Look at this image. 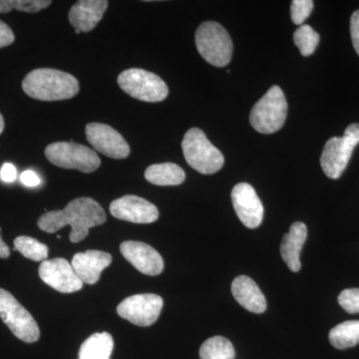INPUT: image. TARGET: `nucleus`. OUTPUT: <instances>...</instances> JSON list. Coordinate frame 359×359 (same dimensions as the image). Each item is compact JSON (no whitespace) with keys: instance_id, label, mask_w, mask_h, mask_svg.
Listing matches in <instances>:
<instances>
[{"instance_id":"obj_1","label":"nucleus","mask_w":359,"mask_h":359,"mask_svg":"<svg viewBox=\"0 0 359 359\" xmlns=\"http://www.w3.org/2000/svg\"><path fill=\"white\" fill-rule=\"evenodd\" d=\"M106 219L105 211L98 202L92 198L82 197L71 201L65 209L45 212L37 224L49 233L70 226V242L79 243L88 236L90 229L103 224Z\"/></svg>"},{"instance_id":"obj_2","label":"nucleus","mask_w":359,"mask_h":359,"mask_svg":"<svg viewBox=\"0 0 359 359\" xmlns=\"http://www.w3.org/2000/svg\"><path fill=\"white\" fill-rule=\"evenodd\" d=\"M26 95L40 101L67 100L79 92L76 78L65 71L39 68L26 75L22 81Z\"/></svg>"},{"instance_id":"obj_3","label":"nucleus","mask_w":359,"mask_h":359,"mask_svg":"<svg viewBox=\"0 0 359 359\" xmlns=\"http://www.w3.org/2000/svg\"><path fill=\"white\" fill-rule=\"evenodd\" d=\"M182 149L189 166L201 174H215L224 166V155L199 128L187 131L182 141Z\"/></svg>"},{"instance_id":"obj_4","label":"nucleus","mask_w":359,"mask_h":359,"mask_svg":"<svg viewBox=\"0 0 359 359\" xmlns=\"http://www.w3.org/2000/svg\"><path fill=\"white\" fill-rule=\"evenodd\" d=\"M196 46L203 58L216 67H224L231 62L233 42L228 32L214 21L202 23L196 32Z\"/></svg>"},{"instance_id":"obj_5","label":"nucleus","mask_w":359,"mask_h":359,"mask_svg":"<svg viewBox=\"0 0 359 359\" xmlns=\"http://www.w3.org/2000/svg\"><path fill=\"white\" fill-rule=\"evenodd\" d=\"M287 115V102L282 88L271 87L250 111L252 128L262 134H273L282 129Z\"/></svg>"},{"instance_id":"obj_6","label":"nucleus","mask_w":359,"mask_h":359,"mask_svg":"<svg viewBox=\"0 0 359 359\" xmlns=\"http://www.w3.org/2000/svg\"><path fill=\"white\" fill-rule=\"evenodd\" d=\"M118 84L125 93L144 102H161L169 95V88L162 78L139 68L120 73Z\"/></svg>"},{"instance_id":"obj_7","label":"nucleus","mask_w":359,"mask_h":359,"mask_svg":"<svg viewBox=\"0 0 359 359\" xmlns=\"http://www.w3.org/2000/svg\"><path fill=\"white\" fill-rule=\"evenodd\" d=\"M45 156L54 166L78 170L83 173L95 172L101 165L95 151L73 142L52 143L45 148Z\"/></svg>"},{"instance_id":"obj_8","label":"nucleus","mask_w":359,"mask_h":359,"mask_svg":"<svg viewBox=\"0 0 359 359\" xmlns=\"http://www.w3.org/2000/svg\"><path fill=\"white\" fill-rule=\"evenodd\" d=\"M359 144V124L347 127L342 137H332L325 143L320 157V165L328 178L341 176L351 160L354 148Z\"/></svg>"},{"instance_id":"obj_9","label":"nucleus","mask_w":359,"mask_h":359,"mask_svg":"<svg viewBox=\"0 0 359 359\" xmlns=\"http://www.w3.org/2000/svg\"><path fill=\"white\" fill-rule=\"evenodd\" d=\"M0 318L18 339L27 344L40 337L39 325L11 292L0 289Z\"/></svg>"},{"instance_id":"obj_10","label":"nucleus","mask_w":359,"mask_h":359,"mask_svg":"<svg viewBox=\"0 0 359 359\" xmlns=\"http://www.w3.org/2000/svg\"><path fill=\"white\" fill-rule=\"evenodd\" d=\"M163 304L164 302L160 295L135 294L118 304L117 313L135 325L150 327L159 318Z\"/></svg>"},{"instance_id":"obj_11","label":"nucleus","mask_w":359,"mask_h":359,"mask_svg":"<svg viewBox=\"0 0 359 359\" xmlns=\"http://www.w3.org/2000/svg\"><path fill=\"white\" fill-rule=\"evenodd\" d=\"M92 147L112 159H125L130 154L129 144L117 130L103 123H89L85 128Z\"/></svg>"},{"instance_id":"obj_12","label":"nucleus","mask_w":359,"mask_h":359,"mask_svg":"<svg viewBox=\"0 0 359 359\" xmlns=\"http://www.w3.org/2000/svg\"><path fill=\"white\" fill-rule=\"evenodd\" d=\"M39 273L46 285L63 294L77 292L83 287L72 264L61 257L42 262Z\"/></svg>"},{"instance_id":"obj_13","label":"nucleus","mask_w":359,"mask_h":359,"mask_svg":"<svg viewBox=\"0 0 359 359\" xmlns=\"http://www.w3.org/2000/svg\"><path fill=\"white\" fill-rule=\"evenodd\" d=\"M231 197L240 221L249 229L259 226L264 219V205L252 186L238 184L233 187Z\"/></svg>"},{"instance_id":"obj_14","label":"nucleus","mask_w":359,"mask_h":359,"mask_svg":"<svg viewBox=\"0 0 359 359\" xmlns=\"http://www.w3.org/2000/svg\"><path fill=\"white\" fill-rule=\"evenodd\" d=\"M110 212L116 219L135 224L154 223L159 218V210L152 203L138 197L126 195L113 201Z\"/></svg>"},{"instance_id":"obj_15","label":"nucleus","mask_w":359,"mask_h":359,"mask_svg":"<svg viewBox=\"0 0 359 359\" xmlns=\"http://www.w3.org/2000/svg\"><path fill=\"white\" fill-rule=\"evenodd\" d=\"M121 254L135 269L147 276H158L164 269V261L159 252L145 243L127 241L120 245Z\"/></svg>"},{"instance_id":"obj_16","label":"nucleus","mask_w":359,"mask_h":359,"mask_svg":"<svg viewBox=\"0 0 359 359\" xmlns=\"http://www.w3.org/2000/svg\"><path fill=\"white\" fill-rule=\"evenodd\" d=\"M112 263V256L101 250H90L78 252L71 264L82 283L94 285L100 278L101 273Z\"/></svg>"},{"instance_id":"obj_17","label":"nucleus","mask_w":359,"mask_h":359,"mask_svg":"<svg viewBox=\"0 0 359 359\" xmlns=\"http://www.w3.org/2000/svg\"><path fill=\"white\" fill-rule=\"evenodd\" d=\"M109 2L107 0H80L69 11L71 25L80 32H89L102 20Z\"/></svg>"},{"instance_id":"obj_18","label":"nucleus","mask_w":359,"mask_h":359,"mask_svg":"<svg viewBox=\"0 0 359 359\" xmlns=\"http://www.w3.org/2000/svg\"><path fill=\"white\" fill-rule=\"evenodd\" d=\"M231 294L236 301L250 313H263L266 311V297L259 285L249 276H237L231 283Z\"/></svg>"},{"instance_id":"obj_19","label":"nucleus","mask_w":359,"mask_h":359,"mask_svg":"<svg viewBox=\"0 0 359 359\" xmlns=\"http://www.w3.org/2000/svg\"><path fill=\"white\" fill-rule=\"evenodd\" d=\"M308 238V228L302 222H295L285 233L280 245V255L290 271L297 273L302 268L301 252Z\"/></svg>"},{"instance_id":"obj_20","label":"nucleus","mask_w":359,"mask_h":359,"mask_svg":"<svg viewBox=\"0 0 359 359\" xmlns=\"http://www.w3.org/2000/svg\"><path fill=\"white\" fill-rule=\"evenodd\" d=\"M145 179L157 186H178L186 179L184 170L174 163L151 165L145 171Z\"/></svg>"},{"instance_id":"obj_21","label":"nucleus","mask_w":359,"mask_h":359,"mask_svg":"<svg viewBox=\"0 0 359 359\" xmlns=\"http://www.w3.org/2000/svg\"><path fill=\"white\" fill-rule=\"evenodd\" d=\"M114 340L108 332H97L85 340L80 347L79 359H111Z\"/></svg>"},{"instance_id":"obj_22","label":"nucleus","mask_w":359,"mask_h":359,"mask_svg":"<svg viewBox=\"0 0 359 359\" xmlns=\"http://www.w3.org/2000/svg\"><path fill=\"white\" fill-rule=\"evenodd\" d=\"M330 344L337 349H346L359 344V320L339 323L330 330Z\"/></svg>"},{"instance_id":"obj_23","label":"nucleus","mask_w":359,"mask_h":359,"mask_svg":"<svg viewBox=\"0 0 359 359\" xmlns=\"http://www.w3.org/2000/svg\"><path fill=\"white\" fill-rule=\"evenodd\" d=\"M235 348L228 339L214 337L205 340L200 348L201 359H233Z\"/></svg>"},{"instance_id":"obj_24","label":"nucleus","mask_w":359,"mask_h":359,"mask_svg":"<svg viewBox=\"0 0 359 359\" xmlns=\"http://www.w3.org/2000/svg\"><path fill=\"white\" fill-rule=\"evenodd\" d=\"M14 250L34 262L46 261L49 252L46 245L26 236H20L14 240Z\"/></svg>"},{"instance_id":"obj_25","label":"nucleus","mask_w":359,"mask_h":359,"mask_svg":"<svg viewBox=\"0 0 359 359\" xmlns=\"http://www.w3.org/2000/svg\"><path fill=\"white\" fill-rule=\"evenodd\" d=\"M320 40V34L308 25L299 26L294 33V44L299 47L302 56L313 54L318 48Z\"/></svg>"},{"instance_id":"obj_26","label":"nucleus","mask_w":359,"mask_h":359,"mask_svg":"<svg viewBox=\"0 0 359 359\" xmlns=\"http://www.w3.org/2000/svg\"><path fill=\"white\" fill-rule=\"evenodd\" d=\"M51 4L50 0H0V13H11L13 9L21 13H39Z\"/></svg>"},{"instance_id":"obj_27","label":"nucleus","mask_w":359,"mask_h":359,"mask_svg":"<svg viewBox=\"0 0 359 359\" xmlns=\"http://www.w3.org/2000/svg\"><path fill=\"white\" fill-rule=\"evenodd\" d=\"M313 9V1L311 0H294L290 6V16L292 22L297 25H304Z\"/></svg>"},{"instance_id":"obj_28","label":"nucleus","mask_w":359,"mask_h":359,"mask_svg":"<svg viewBox=\"0 0 359 359\" xmlns=\"http://www.w3.org/2000/svg\"><path fill=\"white\" fill-rule=\"evenodd\" d=\"M339 304L348 313H359V289L342 290L339 295Z\"/></svg>"},{"instance_id":"obj_29","label":"nucleus","mask_w":359,"mask_h":359,"mask_svg":"<svg viewBox=\"0 0 359 359\" xmlns=\"http://www.w3.org/2000/svg\"><path fill=\"white\" fill-rule=\"evenodd\" d=\"M15 40L14 33L6 23L0 20V48L9 46Z\"/></svg>"},{"instance_id":"obj_30","label":"nucleus","mask_w":359,"mask_h":359,"mask_svg":"<svg viewBox=\"0 0 359 359\" xmlns=\"http://www.w3.org/2000/svg\"><path fill=\"white\" fill-rule=\"evenodd\" d=\"M351 40L356 53L359 55V11L353 13L351 18Z\"/></svg>"},{"instance_id":"obj_31","label":"nucleus","mask_w":359,"mask_h":359,"mask_svg":"<svg viewBox=\"0 0 359 359\" xmlns=\"http://www.w3.org/2000/svg\"><path fill=\"white\" fill-rule=\"evenodd\" d=\"M20 181L23 185L26 187H37L40 185L41 183V179L39 175L35 173V172L30 171V170H27V171L23 172L20 176Z\"/></svg>"},{"instance_id":"obj_32","label":"nucleus","mask_w":359,"mask_h":359,"mask_svg":"<svg viewBox=\"0 0 359 359\" xmlns=\"http://www.w3.org/2000/svg\"><path fill=\"white\" fill-rule=\"evenodd\" d=\"M18 176V171L16 168L13 166L11 163H6L0 170V178L2 181L7 182V183H11Z\"/></svg>"},{"instance_id":"obj_33","label":"nucleus","mask_w":359,"mask_h":359,"mask_svg":"<svg viewBox=\"0 0 359 359\" xmlns=\"http://www.w3.org/2000/svg\"><path fill=\"white\" fill-rule=\"evenodd\" d=\"M11 256V250L8 245L2 241L1 236H0V259H7Z\"/></svg>"},{"instance_id":"obj_34","label":"nucleus","mask_w":359,"mask_h":359,"mask_svg":"<svg viewBox=\"0 0 359 359\" xmlns=\"http://www.w3.org/2000/svg\"><path fill=\"white\" fill-rule=\"evenodd\" d=\"M4 116L1 115V113H0V134L4 132Z\"/></svg>"},{"instance_id":"obj_35","label":"nucleus","mask_w":359,"mask_h":359,"mask_svg":"<svg viewBox=\"0 0 359 359\" xmlns=\"http://www.w3.org/2000/svg\"><path fill=\"white\" fill-rule=\"evenodd\" d=\"M75 33H76V34H80V32L79 30H77V29H75Z\"/></svg>"}]
</instances>
